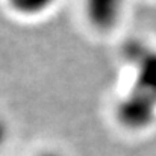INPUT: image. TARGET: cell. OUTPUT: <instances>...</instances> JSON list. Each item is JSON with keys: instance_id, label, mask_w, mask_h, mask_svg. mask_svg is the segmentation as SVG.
Returning <instances> with one entry per match:
<instances>
[{"instance_id": "obj_6", "label": "cell", "mask_w": 156, "mask_h": 156, "mask_svg": "<svg viewBox=\"0 0 156 156\" xmlns=\"http://www.w3.org/2000/svg\"><path fill=\"white\" fill-rule=\"evenodd\" d=\"M35 156H65V155H62V153L58 152V150L49 149V150H43V152H40L38 155H35Z\"/></svg>"}, {"instance_id": "obj_4", "label": "cell", "mask_w": 156, "mask_h": 156, "mask_svg": "<svg viewBox=\"0 0 156 156\" xmlns=\"http://www.w3.org/2000/svg\"><path fill=\"white\" fill-rule=\"evenodd\" d=\"M8 6L23 17H40L49 12L58 0H6Z\"/></svg>"}, {"instance_id": "obj_2", "label": "cell", "mask_w": 156, "mask_h": 156, "mask_svg": "<svg viewBox=\"0 0 156 156\" xmlns=\"http://www.w3.org/2000/svg\"><path fill=\"white\" fill-rule=\"evenodd\" d=\"M126 59L133 70L132 88L144 93L156 102V49L135 41L127 44Z\"/></svg>"}, {"instance_id": "obj_1", "label": "cell", "mask_w": 156, "mask_h": 156, "mask_svg": "<svg viewBox=\"0 0 156 156\" xmlns=\"http://www.w3.org/2000/svg\"><path fill=\"white\" fill-rule=\"evenodd\" d=\"M115 114L118 123L127 130H146L156 121V102L130 87L118 100Z\"/></svg>"}, {"instance_id": "obj_5", "label": "cell", "mask_w": 156, "mask_h": 156, "mask_svg": "<svg viewBox=\"0 0 156 156\" xmlns=\"http://www.w3.org/2000/svg\"><path fill=\"white\" fill-rule=\"evenodd\" d=\"M9 141V124L8 121L0 115V155L3 153V150L6 149Z\"/></svg>"}, {"instance_id": "obj_3", "label": "cell", "mask_w": 156, "mask_h": 156, "mask_svg": "<svg viewBox=\"0 0 156 156\" xmlns=\"http://www.w3.org/2000/svg\"><path fill=\"white\" fill-rule=\"evenodd\" d=\"M127 0H83V15L91 27L109 32L118 26L126 11Z\"/></svg>"}]
</instances>
